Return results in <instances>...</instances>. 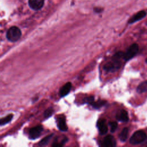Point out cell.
I'll list each match as a JSON object with an SVG mask.
<instances>
[{"label":"cell","mask_w":147,"mask_h":147,"mask_svg":"<svg viewBox=\"0 0 147 147\" xmlns=\"http://www.w3.org/2000/svg\"><path fill=\"white\" fill-rule=\"evenodd\" d=\"M123 53L122 52L116 53L111 60L104 65L103 69L108 72H114L118 70L121 67V59L123 57Z\"/></svg>","instance_id":"6da1fadb"},{"label":"cell","mask_w":147,"mask_h":147,"mask_svg":"<svg viewBox=\"0 0 147 147\" xmlns=\"http://www.w3.org/2000/svg\"><path fill=\"white\" fill-rule=\"evenodd\" d=\"M106 103V100H98L96 102L94 101L91 105L95 109H99L103 106Z\"/></svg>","instance_id":"9a60e30c"},{"label":"cell","mask_w":147,"mask_h":147,"mask_svg":"<svg viewBox=\"0 0 147 147\" xmlns=\"http://www.w3.org/2000/svg\"><path fill=\"white\" fill-rule=\"evenodd\" d=\"M44 0H29V6L34 10H38L42 8Z\"/></svg>","instance_id":"52a82bcc"},{"label":"cell","mask_w":147,"mask_h":147,"mask_svg":"<svg viewBox=\"0 0 147 147\" xmlns=\"http://www.w3.org/2000/svg\"><path fill=\"white\" fill-rule=\"evenodd\" d=\"M53 113V109L52 107H49L45 111L44 113V116L45 118H48L52 115Z\"/></svg>","instance_id":"ac0fdd59"},{"label":"cell","mask_w":147,"mask_h":147,"mask_svg":"<svg viewBox=\"0 0 147 147\" xmlns=\"http://www.w3.org/2000/svg\"><path fill=\"white\" fill-rule=\"evenodd\" d=\"M137 91L139 93H142L147 91V81L144 82L138 85Z\"/></svg>","instance_id":"5bb4252c"},{"label":"cell","mask_w":147,"mask_h":147,"mask_svg":"<svg viewBox=\"0 0 147 147\" xmlns=\"http://www.w3.org/2000/svg\"><path fill=\"white\" fill-rule=\"evenodd\" d=\"M146 15V13L145 11H140L138 13H137L136 14H134L129 21V23L132 24L134 22H136L140 20H141L142 18H144Z\"/></svg>","instance_id":"8fae6325"},{"label":"cell","mask_w":147,"mask_h":147,"mask_svg":"<svg viewBox=\"0 0 147 147\" xmlns=\"http://www.w3.org/2000/svg\"><path fill=\"white\" fill-rule=\"evenodd\" d=\"M22 33L20 28L17 26L10 27L6 32V38L11 42H16L19 40L21 36Z\"/></svg>","instance_id":"7a4b0ae2"},{"label":"cell","mask_w":147,"mask_h":147,"mask_svg":"<svg viewBox=\"0 0 147 147\" xmlns=\"http://www.w3.org/2000/svg\"><path fill=\"white\" fill-rule=\"evenodd\" d=\"M138 51V45L136 43L131 44L127 49L126 52L123 53V59L125 60H129L134 57Z\"/></svg>","instance_id":"277c9868"},{"label":"cell","mask_w":147,"mask_h":147,"mask_svg":"<svg viewBox=\"0 0 147 147\" xmlns=\"http://www.w3.org/2000/svg\"><path fill=\"white\" fill-rule=\"evenodd\" d=\"M97 127L98 128L99 132L100 134H105L108 131L107 125L106 123V121L104 119H100L97 122Z\"/></svg>","instance_id":"8992f818"},{"label":"cell","mask_w":147,"mask_h":147,"mask_svg":"<svg viewBox=\"0 0 147 147\" xmlns=\"http://www.w3.org/2000/svg\"><path fill=\"white\" fill-rule=\"evenodd\" d=\"M42 130L43 128L42 126L41 125H38L32 127L29 131V138L33 140L36 139L40 136Z\"/></svg>","instance_id":"5b68a950"},{"label":"cell","mask_w":147,"mask_h":147,"mask_svg":"<svg viewBox=\"0 0 147 147\" xmlns=\"http://www.w3.org/2000/svg\"><path fill=\"white\" fill-rule=\"evenodd\" d=\"M146 62L147 63V58H146Z\"/></svg>","instance_id":"44dd1931"},{"label":"cell","mask_w":147,"mask_h":147,"mask_svg":"<svg viewBox=\"0 0 147 147\" xmlns=\"http://www.w3.org/2000/svg\"><path fill=\"white\" fill-rule=\"evenodd\" d=\"M94 101V98L93 96H88L86 97V98H84V99L83 100V102L89 104V105H91L92 103Z\"/></svg>","instance_id":"ffe728a7"},{"label":"cell","mask_w":147,"mask_h":147,"mask_svg":"<svg viewBox=\"0 0 147 147\" xmlns=\"http://www.w3.org/2000/svg\"><path fill=\"white\" fill-rule=\"evenodd\" d=\"M53 134H50V135H49V136H46L45 137H44L42 140H41L39 142L38 145H39L40 146H45V145H47L48 144V142H49L50 139H51V138H52V137L53 136Z\"/></svg>","instance_id":"e0dca14e"},{"label":"cell","mask_w":147,"mask_h":147,"mask_svg":"<svg viewBox=\"0 0 147 147\" xmlns=\"http://www.w3.org/2000/svg\"><path fill=\"white\" fill-rule=\"evenodd\" d=\"M57 125L59 129L62 131H65L68 130V127L65 122V120L64 118L60 117L57 119Z\"/></svg>","instance_id":"7c38bea8"},{"label":"cell","mask_w":147,"mask_h":147,"mask_svg":"<svg viewBox=\"0 0 147 147\" xmlns=\"http://www.w3.org/2000/svg\"><path fill=\"white\" fill-rule=\"evenodd\" d=\"M146 137V134L144 131L138 130L133 133L130 138L129 142L130 144L133 145L138 144L144 141Z\"/></svg>","instance_id":"3957f363"},{"label":"cell","mask_w":147,"mask_h":147,"mask_svg":"<svg viewBox=\"0 0 147 147\" xmlns=\"http://www.w3.org/2000/svg\"><path fill=\"white\" fill-rule=\"evenodd\" d=\"M116 118L121 122H127L129 120L127 112L125 110H121L116 115Z\"/></svg>","instance_id":"9c48e42d"},{"label":"cell","mask_w":147,"mask_h":147,"mask_svg":"<svg viewBox=\"0 0 147 147\" xmlns=\"http://www.w3.org/2000/svg\"><path fill=\"white\" fill-rule=\"evenodd\" d=\"M72 87V84L70 82H67L64 85H63L60 90V95L61 97L65 96L70 91Z\"/></svg>","instance_id":"30bf717a"},{"label":"cell","mask_w":147,"mask_h":147,"mask_svg":"<svg viewBox=\"0 0 147 147\" xmlns=\"http://www.w3.org/2000/svg\"><path fill=\"white\" fill-rule=\"evenodd\" d=\"M109 125L110 126V131L111 133L114 132L118 127V124L116 122H110Z\"/></svg>","instance_id":"d6986e66"},{"label":"cell","mask_w":147,"mask_h":147,"mask_svg":"<svg viewBox=\"0 0 147 147\" xmlns=\"http://www.w3.org/2000/svg\"><path fill=\"white\" fill-rule=\"evenodd\" d=\"M103 145L106 147H113L116 145V141L113 136L108 135L105 137Z\"/></svg>","instance_id":"ba28073f"},{"label":"cell","mask_w":147,"mask_h":147,"mask_svg":"<svg viewBox=\"0 0 147 147\" xmlns=\"http://www.w3.org/2000/svg\"><path fill=\"white\" fill-rule=\"evenodd\" d=\"M128 132H129V129L127 127H124L122 131L121 132L119 136V139L122 142H125L127 138V136H128Z\"/></svg>","instance_id":"4fadbf2b"},{"label":"cell","mask_w":147,"mask_h":147,"mask_svg":"<svg viewBox=\"0 0 147 147\" xmlns=\"http://www.w3.org/2000/svg\"><path fill=\"white\" fill-rule=\"evenodd\" d=\"M13 114H8L6 117H4V118H2L1 119V121H0V124L1 125H5L7 123L11 121V120L13 118Z\"/></svg>","instance_id":"2e32d148"}]
</instances>
